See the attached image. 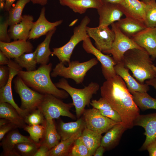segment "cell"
I'll return each instance as SVG.
<instances>
[{"label": "cell", "mask_w": 156, "mask_h": 156, "mask_svg": "<svg viewBox=\"0 0 156 156\" xmlns=\"http://www.w3.org/2000/svg\"><path fill=\"white\" fill-rule=\"evenodd\" d=\"M93 108L98 110H107L113 109L104 98L101 97L98 100H93L90 103Z\"/></svg>", "instance_id": "cell-40"}, {"label": "cell", "mask_w": 156, "mask_h": 156, "mask_svg": "<svg viewBox=\"0 0 156 156\" xmlns=\"http://www.w3.org/2000/svg\"><path fill=\"white\" fill-rule=\"evenodd\" d=\"M10 122H11L6 118H0V126H2Z\"/></svg>", "instance_id": "cell-52"}, {"label": "cell", "mask_w": 156, "mask_h": 156, "mask_svg": "<svg viewBox=\"0 0 156 156\" xmlns=\"http://www.w3.org/2000/svg\"><path fill=\"white\" fill-rule=\"evenodd\" d=\"M145 82L148 85L153 86L156 90V78H154L148 79L146 80Z\"/></svg>", "instance_id": "cell-49"}, {"label": "cell", "mask_w": 156, "mask_h": 156, "mask_svg": "<svg viewBox=\"0 0 156 156\" xmlns=\"http://www.w3.org/2000/svg\"><path fill=\"white\" fill-rule=\"evenodd\" d=\"M60 4L66 6L75 13L83 14L89 8L97 9L103 4L101 0H59Z\"/></svg>", "instance_id": "cell-25"}, {"label": "cell", "mask_w": 156, "mask_h": 156, "mask_svg": "<svg viewBox=\"0 0 156 156\" xmlns=\"http://www.w3.org/2000/svg\"><path fill=\"white\" fill-rule=\"evenodd\" d=\"M82 132L75 134L66 140H61L50 149L48 156H68L75 141L81 135Z\"/></svg>", "instance_id": "cell-30"}, {"label": "cell", "mask_w": 156, "mask_h": 156, "mask_svg": "<svg viewBox=\"0 0 156 156\" xmlns=\"http://www.w3.org/2000/svg\"><path fill=\"white\" fill-rule=\"evenodd\" d=\"M82 47L87 53L94 55L101 63L102 73L106 79L116 75L114 68L116 63L113 58L104 54L95 47L88 36L83 41Z\"/></svg>", "instance_id": "cell-12"}, {"label": "cell", "mask_w": 156, "mask_h": 156, "mask_svg": "<svg viewBox=\"0 0 156 156\" xmlns=\"http://www.w3.org/2000/svg\"><path fill=\"white\" fill-rule=\"evenodd\" d=\"M119 4L126 17L144 23L146 3L139 0H124L121 3Z\"/></svg>", "instance_id": "cell-20"}, {"label": "cell", "mask_w": 156, "mask_h": 156, "mask_svg": "<svg viewBox=\"0 0 156 156\" xmlns=\"http://www.w3.org/2000/svg\"><path fill=\"white\" fill-rule=\"evenodd\" d=\"M56 27L49 31L44 41L39 44L36 49L37 64H47L49 61V56L52 54L49 48L51 38L55 33Z\"/></svg>", "instance_id": "cell-28"}, {"label": "cell", "mask_w": 156, "mask_h": 156, "mask_svg": "<svg viewBox=\"0 0 156 156\" xmlns=\"http://www.w3.org/2000/svg\"><path fill=\"white\" fill-rule=\"evenodd\" d=\"M9 70L8 66L1 65L0 67V88L5 86L9 79Z\"/></svg>", "instance_id": "cell-41"}, {"label": "cell", "mask_w": 156, "mask_h": 156, "mask_svg": "<svg viewBox=\"0 0 156 156\" xmlns=\"http://www.w3.org/2000/svg\"><path fill=\"white\" fill-rule=\"evenodd\" d=\"M102 134L85 127L80 136L81 140L88 149L90 156L94 155L96 149L101 145Z\"/></svg>", "instance_id": "cell-29"}, {"label": "cell", "mask_w": 156, "mask_h": 156, "mask_svg": "<svg viewBox=\"0 0 156 156\" xmlns=\"http://www.w3.org/2000/svg\"><path fill=\"white\" fill-rule=\"evenodd\" d=\"M46 9L43 7L41 9L40 16L35 22H34L30 31L28 40L38 38L46 34L50 31L61 25L62 20L51 22L49 21L45 16Z\"/></svg>", "instance_id": "cell-16"}, {"label": "cell", "mask_w": 156, "mask_h": 156, "mask_svg": "<svg viewBox=\"0 0 156 156\" xmlns=\"http://www.w3.org/2000/svg\"><path fill=\"white\" fill-rule=\"evenodd\" d=\"M131 93L135 104L142 110L156 109V99L151 97L147 92H135Z\"/></svg>", "instance_id": "cell-31"}, {"label": "cell", "mask_w": 156, "mask_h": 156, "mask_svg": "<svg viewBox=\"0 0 156 156\" xmlns=\"http://www.w3.org/2000/svg\"><path fill=\"white\" fill-rule=\"evenodd\" d=\"M40 144L34 141L20 142L15 146L13 152L15 156H34Z\"/></svg>", "instance_id": "cell-32"}, {"label": "cell", "mask_w": 156, "mask_h": 156, "mask_svg": "<svg viewBox=\"0 0 156 156\" xmlns=\"http://www.w3.org/2000/svg\"><path fill=\"white\" fill-rule=\"evenodd\" d=\"M103 3H110L117 4H120L124 0H101Z\"/></svg>", "instance_id": "cell-51"}, {"label": "cell", "mask_w": 156, "mask_h": 156, "mask_svg": "<svg viewBox=\"0 0 156 156\" xmlns=\"http://www.w3.org/2000/svg\"><path fill=\"white\" fill-rule=\"evenodd\" d=\"M150 1V0H142V1L144 2L145 3H146L149 1Z\"/></svg>", "instance_id": "cell-54"}, {"label": "cell", "mask_w": 156, "mask_h": 156, "mask_svg": "<svg viewBox=\"0 0 156 156\" xmlns=\"http://www.w3.org/2000/svg\"><path fill=\"white\" fill-rule=\"evenodd\" d=\"M34 17L29 14L24 15L18 23L10 26L8 34L11 39L14 40L27 41L34 23Z\"/></svg>", "instance_id": "cell-18"}, {"label": "cell", "mask_w": 156, "mask_h": 156, "mask_svg": "<svg viewBox=\"0 0 156 156\" xmlns=\"http://www.w3.org/2000/svg\"><path fill=\"white\" fill-rule=\"evenodd\" d=\"M144 23L147 28L156 27V0H150L146 3Z\"/></svg>", "instance_id": "cell-35"}, {"label": "cell", "mask_w": 156, "mask_h": 156, "mask_svg": "<svg viewBox=\"0 0 156 156\" xmlns=\"http://www.w3.org/2000/svg\"><path fill=\"white\" fill-rule=\"evenodd\" d=\"M55 84L57 88L64 90L70 96L78 119L82 115L86 106L90 104L93 95L97 93L99 88V85L94 82H91L83 88H76L70 86L64 78Z\"/></svg>", "instance_id": "cell-4"}, {"label": "cell", "mask_w": 156, "mask_h": 156, "mask_svg": "<svg viewBox=\"0 0 156 156\" xmlns=\"http://www.w3.org/2000/svg\"><path fill=\"white\" fill-rule=\"evenodd\" d=\"M127 129L122 122L115 125L102 136L100 145L105 150L113 149L118 145L122 134Z\"/></svg>", "instance_id": "cell-23"}, {"label": "cell", "mask_w": 156, "mask_h": 156, "mask_svg": "<svg viewBox=\"0 0 156 156\" xmlns=\"http://www.w3.org/2000/svg\"><path fill=\"white\" fill-rule=\"evenodd\" d=\"M7 18L4 20L1 16L0 18V41L5 42H11V39L7 30L9 26Z\"/></svg>", "instance_id": "cell-39"}, {"label": "cell", "mask_w": 156, "mask_h": 156, "mask_svg": "<svg viewBox=\"0 0 156 156\" xmlns=\"http://www.w3.org/2000/svg\"><path fill=\"white\" fill-rule=\"evenodd\" d=\"M152 60L145 49H133L125 53L121 62L131 70L140 83L144 84L145 80L155 77Z\"/></svg>", "instance_id": "cell-3"}, {"label": "cell", "mask_w": 156, "mask_h": 156, "mask_svg": "<svg viewBox=\"0 0 156 156\" xmlns=\"http://www.w3.org/2000/svg\"><path fill=\"white\" fill-rule=\"evenodd\" d=\"M97 10L99 26H108L119 21L123 14L119 4H117L103 3Z\"/></svg>", "instance_id": "cell-17"}, {"label": "cell", "mask_w": 156, "mask_h": 156, "mask_svg": "<svg viewBox=\"0 0 156 156\" xmlns=\"http://www.w3.org/2000/svg\"><path fill=\"white\" fill-rule=\"evenodd\" d=\"M86 31L88 36L94 40L95 47L97 49L105 54L111 50L115 34L108 26L99 25L94 27L87 26Z\"/></svg>", "instance_id": "cell-11"}, {"label": "cell", "mask_w": 156, "mask_h": 156, "mask_svg": "<svg viewBox=\"0 0 156 156\" xmlns=\"http://www.w3.org/2000/svg\"><path fill=\"white\" fill-rule=\"evenodd\" d=\"M14 88L21 101L20 108L29 113L37 109L42 100L44 94L30 89L18 75L14 80Z\"/></svg>", "instance_id": "cell-8"}, {"label": "cell", "mask_w": 156, "mask_h": 156, "mask_svg": "<svg viewBox=\"0 0 156 156\" xmlns=\"http://www.w3.org/2000/svg\"><path fill=\"white\" fill-rule=\"evenodd\" d=\"M90 21L89 17L85 16L80 23L74 28L73 34L68 41L61 47L53 49L52 54L58 58L60 62L65 64H68L70 62V58L75 48L88 36L86 28Z\"/></svg>", "instance_id": "cell-6"}, {"label": "cell", "mask_w": 156, "mask_h": 156, "mask_svg": "<svg viewBox=\"0 0 156 156\" xmlns=\"http://www.w3.org/2000/svg\"><path fill=\"white\" fill-rule=\"evenodd\" d=\"M153 68L156 74V77L155 78H156V66H155L154 64H153Z\"/></svg>", "instance_id": "cell-53"}, {"label": "cell", "mask_w": 156, "mask_h": 156, "mask_svg": "<svg viewBox=\"0 0 156 156\" xmlns=\"http://www.w3.org/2000/svg\"><path fill=\"white\" fill-rule=\"evenodd\" d=\"M49 150L50 149L46 145L40 144L34 156H48Z\"/></svg>", "instance_id": "cell-44"}, {"label": "cell", "mask_w": 156, "mask_h": 156, "mask_svg": "<svg viewBox=\"0 0 156 156\" xmlns=\"http://www.w3.org/2000/svg\"><path fill=\"white\" fill-rule=\"evenodd\" d=\"M100 92L101 97L118 112L124 126L127 129L133 128L140 110L123 79L116 75L106 79L100 88Z\"/></svg>", "instance_id": "cell-1"}, {"label": "cell", "mask_w": 156, "mask_h": 156, "mask_svg": "<svg viewBox=\"0 0 156 156\" xmlns=\"http://www.w3.org/2000/svg\"><path fill=\"white\" fill-rule=\"evenodd\" d=\"M103 116L118 122H122L121 118L118 112L114 109L107 110H99Z\"/></svg>", "instance_id": "cell-42"}, {"label": "cell", "mask_w": 156, "mask_h": 156, "mask_svg": "<svg viewBox=\"0 0 156 156\" xmlns=\"http://www.w3.org/2000/svg\"><path fill=\"white\" fill-rule=\"evenodd\" d=\"M105 151V148L100 145L96 149L93 155L94 156H102Z\"/></svg>", "instance_id": "cell-47"}, {"label": "cell", "mask_w": 156, "mask_h": 156, "mask_svg": "<svg viewBox=\"0 0 156 156\" xmlns=\"http://www.w3.org/2000/svg\"><path fill=\"white\" fill-rule=\"evenodd\" d=\"M5 1V4L4 10L5 11L9 10L11 8L14 2L16 0H4Z\"/></svg>", "instance_id": "cell-48"}, {"label": "cell", "mask_w": 156, "mask_h": 156, "mask_svg": "<svg viewBox=\"0 0 156 156\" xmlns=\"http://www.w3.org/2000/svg\"><path fill=\"white\" fill-rule=\"evenodd\" d=\"M98 63L96 58H93L83 62L76 60L70 62L66 67L61 62L58 63L53 69L51 77L57 76L73 80L77 84L82 83L88 71Z\"/></svg>", "instance_id": "cell-5"}, {"label": "cell", "mask_w": 156, "mask_h": 156, "mask_svg": "<svg viewBox=\"0 0 156 156\" xmlns=\"http://www.w3.org/2000/svg\"><path fill=\"white\" fill-rule=\"evenodd\" d=\"M31 0H18L14 5L12 6L8 11L7 18L9 26L20 22L22 18V13L25 5Z\"/></svg>", "instance_id": "cell-33"}, {"label": "cell", "mask_w": 156, "mask_h": 156, "mask_svg": "<svg viewBox=\"0 0 156 156\" xmlns=\"http://www.w3.org/2000/svg\"><path fill=\"white\" fill-rule=\"evenodd\" d=\"M33 46L29 41L22 40H14L5 42L0 41V49L9 59H15L24 53L33 52Z\"/></svg>", "instance_id": "cell-15"}, {"label": "cell", "mask_w": 156, "mask_h": 156, "mask_svg": "<svg viewBox=\"0 0 156 156\" xmlns=\"http://www.w3.org/2000/svg\"><path fill=\"white\" fill-rule=\"evenodd\" d=\"M0 118H6L16 125L18 128H24L26 125L24 119L11 104L0 103Z\"/></svg>", "instance_id": "cell-27"}, {"label": "cell", "mask_w": 156, "mask_h": 156, "mask_svg": "<svg viewBox=\"0 0 156 156\" xmlns=\"http://www.w3.org/2000/svg\"><path fill=\"white\" fill-rule=\"evenodd\" d=\"M146 150L148 151L150 156H156V138L147 145Z\"/></svg>", "instance_id": "cell-45"}, {"label": "cell", "mask_w": 156, "mask_h": 156, "mask_svg": "<svg viewBox=\"0 0 156 156\" xmlns=\"http://www.w3.org/2000/svg\"><path fill=\"white\" fill-rule=\"evenodd\" d=\"M48 0H31L34 4H37L42 6L46 5L47 3Z\"/></svg>", "instance_id": "cell-50"}, {"label": "cell", "mask_w": 156, "mask_h": 156, "mask_svg": "<svg viewBox=\"0 0 156 156\" xmlns=\"http://www.w3.org/2000/svg\"><path fill=\"white\" fill-rule=\"evenodd\" d=\"M24 119L25 123L30 126L43 124L45 120L43 113L38 108L31 111Z\"/></svg>", "instance_id": "cell-37"}, {"label": "cell", "mask_w": 156, "mask_h": 156, "mask_svg": "<svg viewBox=\"0 0 156 156\" xmlns=\"http://www.w3.org/2000/svg\"><path fill=\"white\" fill-rule=\"evenodd\" d=\"M133 125L141 126L145 130L146 139L140 150H146L147 145L156 138V113L140 115L134 121Z\"/></svg>", "instance_id": "cell-14"}, {"label": "cell", "mask_w": 156, "mask_h": 156, "mask_svg": "<svg viewBox=\"0 0 156 156\" xmlns=\"http://www.w3.org/2000/svg\"><path fill=\"white\" fill-rule=\"evenodd\" d=\"M10 59L3 53L1 51H0V64L1 65H8Z\"/></svg>", "instance_id": "cell-46"}, {"label": "cell", "mask_w": 156, "mask_h": 156, "mask_svg": "<svg viewBox=\"0 0 156 156\" xmlns=\"http://www.w3.org/2000/svg\"><path fill=\"white\" fill-rule=\"evenodd\" d=\"M114 68L116 75L123 79L131 93L135 92H147L149 90L148 85L137 82L129 74V69L125 67L122 62L116 64Z\"/></svg>", "instance_id": "cell-21"}, {"label": "cell", "mask_w": 156, "mask_h": 156, "mask_svg": "<svg viewBox=\"0 0 156 156\" xmlns=\"http://www.w3.org/2000/svg\"><path fill=\"white\" fill-rule=\"evenodd\" d=\"M68 156H90L89 151L79 137L75 141Z\"/></svg>", "instance_id": "cell-38"}, {"label": "cell", "mask_w": 156, "mask_h": 156, "mask_svg": "<svg viewBox=\"0 0 156 156\" xmlns=\"http://www.w3.org/2000/svg\"><path fill=\"white\" fill-rule=\"evenodd\" d=\"M56 126L61 140H66L75 134L82 132L86 127L83 117L78 119L75 121L67 122L59 119Z\"/></svg>", "instance_id": "cell-22"}, {"label": "cell", "mask_w": 156, "mask_h": 156, "mask_svg": "<svg viewBox=\"0 0 156 156\" xmlns=\"http://www.w3.org/2000/svg\"><path fill=\"white\" fill-rule=\"evenodd\" d=\"M87 128L102 134L115 125L120 123L105 116L98 109L92 108L85 109L82 114Z\"/></svg>", "instance_id": "cell-10"}, {"label": "cell", "mask_w": 156, "mask_h": 156, "mask_svg": "<svg viewBox=\"0 0 156 156\" xmlns=\"http://www.w3.org/2000/svg\"><path fill=\"white\" fill-rule=\"evenodd\" d=\"M111 25L115 33V37L111 49L105 54H112L116 64L121 62L125 53L128 50L133 49H144L136 44L132 38L122 33L115 23Z\"/></svg>", "instance_id": "cell-9"}, {"label": "cell", "mask_w": 156, "mask_h": 156, "mask_svg": "<svg viewBox=\"0 0 156 156\" xmlns=\"http://www.w3.org/2000/svg\"><path fill=\"white\" fill-rule=\"evenodd\" d=\"M17 128L8 132L1 140L0 146L3 151L0 156H15L13 149L16 144L22 142L34 141L29 136L21 133Z\"/></svg>", "instance_id": "cell-19"}, {"label": "cell", "mask_w": 156, "mask_h": 156, "mask_svg": "<svg viewBox=\"0 0 156 156\" xmlns=\"http://www.w3.org/2000/svg\"><path fill=\"white\" fill-rule=\"evenodd\" d=\"M15 62L21 68H25L26 71H32L36 69L37 64L36 51L28 53H24L14 59Z\"/></svg>", "instance_id": "cell-34"}, {"label": "cell", "mask_w": 156, "mask_h": 156, "mask_svg": "<svg viewBox=\"0 0 156 156\" xmlns=\"http://www.w3.org/2000/svg\"><path fill=\"white\" fill-rule=\"evenodd\" d=\"M115 23L122 33L130 38L147 28L144 23L128 17L121 18Z\"/></svg>", "instance_id": "cell-24"}, {"label": "cell", "mask_w": 156, "mask_h": 156, "mask_svg": "<svg viewBox=\"0 0 156 156\" xmlns=\"http://www.w3.org/2000/svg\"><path fill=\"white\" fill-rule=\"evenodd\" d=\"M17 127L12 122H10L0 126V141H1L5 135L8 132Z\"/></svg>", "instance_id": "cell-43"}, {"label": "cell", "mask_w": 156, "mask_h": 156, "mask_svg": "<svg viewBox=\"0 0 156 156\" xmlns=\"http://www.w3.org/2000/svg\"><path fill=\"white\" fill-rule=\"evenodd\" d=\"M29 135V137L34 142L39 143L43 138L45 129L44 124L27 125L23 128Z\"/></svg>", "instance_id": "cell-36"}, {"label": "cell", "mask_w": 156, "mask_h": 156, "mask_svg": "<svg viewBox=\"0 0 156 156\" xmlns=\"http://www.w3.org/2000/svg\"><path fill=\"white\" fill-rule=\"evenodd\" d=\"M43 124L45 127L44 131L40 143L46 145L50 149L60 142L61 137L54 119H45Z\"/></svg>", "instance_id": "cell-26"}, {"label": "cell", "mask_w": 156, "mask_h": 156, "mask_svg": "<svg viewBox=\"0 0 156 156\" xmlns=\"http://www.w3.org/2000/svg\"><path fill=\"white\" fill-rule=\"evenodd\" d=\"M74 106L73 103H66L60 99L51 94H44L38 108L43 113L45 119H59L60 116H65L76 120V115L70 112Z\"/></svg>", "instance_id": "cell-7"}, {"label": "cell", "mask_w": 156, "mask_h": 156, "mask_svg": "<svg viewBox=\"0 0 156 156\" xmlns=\"http://www.w3.org/2000/svg\"><path fill=\"white\" fill-rule=\"evenodd\" d=\"M51 63L41 64L37 69L32 71L20 70L18 74L29 87L43 94H51L60 99L67 98L69 94L63 90H60L51 79Z\"/></svg>", "instance_id": "cell-2"}, {"label": "cell", "mask_w": 156, "mask_h": 156, "mask_svg": "<svg viewBox=\"0 0 156 156\" xmlns=\"http://www.w3.org/2000/svg\"><path fill=\"white\" fill-rule=\"evenodd\" d=\"M131 38L148 52L152 60L156 58V27L146 28Z\"/></svg>", "instance_id": "cell-13"}]
</instances>
